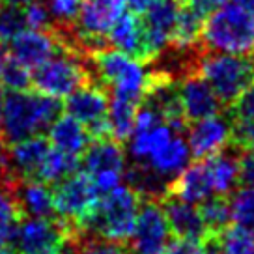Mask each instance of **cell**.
Wrapping results in <instances>:
<instances>
[{
    "label": "cell",
    "instance_id": "34",
    "mask_svg": "<svg viewBox=\"0 0 254 254\" xmlns=\"http://www.w3.org/2000/svg\"><path fill=\"white\" fill-rule=\"evenodd\" d=\"M24 28H28L23 8L0 0V45H8Z\"/></svg>",
    "mask_w": 254,
    "mask_h": 254
},
{
    "label": "cell",
    "instance_id": "19",
    "mask_svg": "<svg viewBox=\"0 0 254 254\" xmlns=\"http://www.w3.org/2000/svg\"><path fill=\"white\" fill-rule=\"evenodd\" d=\"M105 41L109 43V47L135 56L142 62H148L142 17L133 13V11H124L116 19V23L111 26Z\"/></svg>",
    "mask_w": 254,
    "mask_h": 254
},
{
    "label": "cell",
    "instance_id": "43",
    "mask_svg": "<svg viewBox=\"0 0 254 254\" xmlns=\"http://www.w3.org/2000/svg\"><path fill=\"white\" fill-rule=\"evenodd\" d=\"M232 4H236V6H239V8L247 9L249 13H253L254 15V0H230Z\"/></svg>",
    "mask_w": 254,
    "mask_h": 254
},
{
    "label": "cell",
    "instance_id": "35",
    "mask_svg": "<svg viewBox=\"0 0 254 254\" xmlns=\"http://www.w3.org/2000/svg\"><path fill=\"white\" fill-rule=\"evenodd\" d=\"M84 0H43L51 23L60 30H69L80 13Z\"/></svg>",
    "mask_w": 254,
    "mask_h": 254
},
{
    "label": "cell",
    "instance_id": "20",
    "mask_svg": "<svg viewBox=\"0 0 254 254\" xmlns=\"http://www.w3.org/2000/svg\"><path fill=\"white\" fill-rule=\"evenodd\" d=\"M47 142L64 153L80 157L92 142V135L86 127L71 114H58L47 127Z\"/></svg>",
    "mask_w": 254,
    "mask_h": 254
},
{
    "label": "cell",
    "instance_id": "38",
    "mask_svg": "<svg viewBox=\"0 0 254 254\" xmlns=\"http://www.w3.org/2000/svg\"><path fill=\"white\" fill-rule=\"evenodd\" d=\"M23 11L28 28H47L51 23L43 0H34L30 4H26V6H23Z\"/></svg>",
    "mask_w": 254,
    "mask_h": 254
},
{
    "label": "cell",
    "instance_id": "21",
    "mask_svg": "<svg viewBox=\"0 0 254 254\" xmlns=\"http://www.w3.org/2000/svg\"><path fill=\"white\" fill-rule=\"evenodd\" d=\"M161 206L167 215L172 236H176L178 239H190V241H204L207 238V230L200 217L198 206L187 204L172 196H167L165 202H161Z\"/></svg>",
    "mask_w": 254,
    "mask_h": 254
},
{
    "label": "cell",
    "instance_id": "33",
    "mask_svg": "<svg viewBox=\"0 0 254 254\" xmlns=\"http://www.w3.org/2000/svg\"><path fill=\"white\" fill-rule=\"evenodd\" d=\"M228 206H230L232 222L245 226L254 234V183L241 185L234 190L228 200Z\"/></svg>",
    "mask_w": 254,
    "mask_h": 254
},
{
    "label": "cell",
    "instance_id": "45",
    "mask_svg": "<svg viewBox=\"0 0 254 254\" xmlns=\"http://www.w3.org/2000/svg\"><path fill=\"white\" fill-rule=\"evenodd\" d=\"M2 2H8V4H13V6H19V8H23L26 4H30L34 0H2Z\"/></svg>",
    "mask_w": 254,
    "mask_h": 254
},
{
    "label": "cell",
    "instance_id": "28",
    "mask_svg": "<svg viewBox=\"0 0 254 254\" xmlns=\"http://www.w3.org/2000/svg\"><path fill=\"white\" fill-rule=\"evenodd\" d=\"M32 84L30 69L9 53L0 51V86L4 92L26 90Z\"/></svg>",
    "mask_w": 254,
    "mask_h": 254
},
{
    "label": "cell",
    "instance_id": "14",
    "mask_svg": "<svg viewBox=\"0 0 254 254\" xmlns=\"http://www.w3.org/2000/svg\"><path fill=\"white\" fill-rule=\"evenodd\" d=\"M185 140L189 146L190 157L204 161L230 144V122L221 116V112L196 120L189 127Z\"/></svg>",
    "mask_w": 254,
    "mask_h": 254
},
{
    "label": "cell",
    "instance_id": "10",
    "mask_svg": "<svg viewBox=\"0 0 254 254\" xmlns=\"http://www.w3.org/2000/svg\"><path fill=\"white\" fill-rule=\"evenodd\" d=\"M73 232L77 230L56 217H26L17 224L11 243L19 254H36L64 247Z\"/></svg>",
    "mask_w": 254,
    "mask_h": 254
},
{
    "label": "cell",
    "instance_id": "50",
    "mask_svg": "<svg viewBox=\"0 0 254 254\" xmlns=\"http://www.w3.org/2000/svg\"><path fill=\"white\" fill-rule=\"evenodd\" d=\"M0 51H2V45H0Z\"/></svg>",
    "mask_w": 254,
    "mask_h": 254
},
{
    "label": "cell",
    "instance_id": "40",
    "mask_svg": "<svg viewBox=\"0 0 254 254\" xmlns=\"http://www.w3.org/2000/svg\"><path fill=\"white\" fill-rule=\"evenodd\" d=\"M224 2H228V0H187V4L192 6V8L196 9L198 13H202L204 17H207L217 8H221Z\"/></svg>",
    "mask_w": 254,
    "mask_h": 254
},
{
    "label": "cell",
    "instance_id": "29",
    "mask_svg": "<svg viewBox=\"0 0 254 254\" xmlns=\"http://www.w3.org/2000/svg\"><path fill=\"white\" fill-rule=\"evenodd\" d=\"M213 238L222 254H254V234L236 222L228 224Z\"/></svg>",
    "mask_w": 254,
    "mask_h": 254
},
{
    "label": "cell",
    "instance_id": "17",
    "mask_svg": "<svg viewBox=\"0 0 254 254\" xmlns=\"http://www.w3.org/2000/svg\"><path fill=\"white\" fill-rule=\"evenodd\" d=\"M49 150H51V144L47 142V138L40 135L28 136V138L9 144L6 159H8V167L13 180L15 182L38 180Z\"/></svg>",
    "mask_w": 254,
    "mask_h": 254
},
{
    "label": "cell",
    "instance_id": "47",
    "mask_svg": "<svg viewBox=\"0 0 254 254\" xmlns=\"http://www.w3.org/2000/svg\"><path fill=\"white\" fill-rule=\"evenodd\" d=\"M0 254H15L13 251H9L8 247H4V249H0Z\"/></svg>",
    "mask_w": 254,
    "mask_h": 254
},
{
    "label": "cell",
    "instance_id": "15",
    "mask_svg": "<svg viewBox=\"0 0 254 254\" xmlns=\"http://www.w3.org/2000/svg\"><path fill=\"white\" fill-rule=\"evenodd\" d=\"M8 45L9 55L15 56L28 69H36L40 64L65 47L62 38L49 28H24Z\"/></svg>",
    "mask_w": 254,
    "mask_h": 254
},
{
    "label": "cell",
    "instance_id": "31",
    "mask_svg": "<svg viewBox=\"0 0 254 254\" xmlns=\"http://www.w3.org/2000/svg\"><path fill=\"white\" fill-rule=\"evenodd\" d=\"M21 215L23 213L17 206L13 189L0 187V249L11 243L13 232L21 221Z\"/></svg>",
    "mask_w": 254,
    "mask_h": 254
},
{
    "label": "cell",
    "instance_id": "3",
    "mask_svg": "<svg viewBox=\"0 0 254 254\" xmlns=\"http://www.w3.org/2000/svg\"><path fill=\"white\" fill-rule=\"evenodd\" d=\"M200 40L211 53L251 56L254 53V15L224 2L204 19Z\"/></svg>",
    "mask_w": 254,
    "mask_h": 254
},
{
    "label": "cell",
    "instance_id": "36",
    "mask_svg": "<svg viewBox=\"0 0 254 254\" xmlns=\"http://www.w3.org/2000/svg\"><path fill=\"white\" fill-rule=\"evenodd\" d=\"M230 142L239 150H247L254 146V122L234 118V122L230 124Z\"/></svg>",
    "mask_w": 254,
    "mask_h": 254
},
{
    "label": "cell",
    "instance_id": "24",
    "mask_svg": "<svg viewBox=\"0 0 254 254\" xmlns=\"http://www.w3.org/2000/svg\"><path fill=\"white\" fill-rule=\"evenodd\" d=\"M207 174L211 180L215 196H230L241 183L239 180V157L222 150L211 157L204 159Z\"/></svg>",
    "mask_w": 254,
    "mask_h": 254
},
{
    "label": "cell",
    "instance_id": "23",
    "mask_svg": "<svg viewBox=\"0 0 254 254\" xmlns=\"http://www.w3.org/2000/svg\"><path fill=\"white\" fill-rule=\"evenodd\" d=\"M17 206L28 217H55L53 187L41 180H19L13 185Z\"/></svg>",
    "mask_w": 254,
    "mask_h": 254
},
{
    "label": "cell",
    "instance_id": "41",
    "mask_svg": "<svg viewBox=\"0 0 254 254\" xmlns=\"http://www.w3.org/2000/svg\"><path fill=\"white\" fill-rule=\"evenodd\" d=\"M15 180L9 172L8 167V159H6V151L0 148V187H8V189H13L15 185Z\"/></svg>",
    "mask_w": 254,
    "mask_h": 254
},
{
    "label": "cell",
    "instance_id": "6",
    "mask_svg": "<svg viewBox=\"0 0 254 254\" xmlns=\"http://www.w3.org/2000/svg\"><path fill=\"white\" fill-rule=\"evenodd\" d=\"M88 77L90 73L86 64L77 55V51L62 47L34 69L32 86L36 88V92L60 101L88 82Z\"/></svg>",
    "mask_w": 254,
    "mask_h": 254
},
{
    "label": "cell",
    "instance_id": "2",
    "mask_svg": "<svg viewBox=\"0 0 254 254\" xmlns=\"http://www.w3.org/2000/svg\"><path fill=\"white\" fill-rule=\"evenodd\" d=\"M60 114V103L36 90L8 92L2 109V136L8 144L41 135Z\"/></svg>",
    "mask_w": 254,
    "mask_h": 254
},
{
    "label": "cell",
    "instance_id": "16",
    "mask_svg": "<svg viewBox=\"0 0 254 254\" xmlns=\"http://www.w3.org/2000/svg\"><path fill=\"white\" fill-rule=\"evenodd\" d=\"M180 6L182 4L178 0H157L148 11H144L140 15L144 23V34H146L148 60L157 58L170 43V34L174 28Z\"/></svg>",
    "mask_w": 254,
    "mask_h": 254
},
{
    "label": "cell",
    "instance_id": "39",
    "mask_svg": "<svg viewBox=\"0 0 254 254\" xmlns=\"http://www.w3.org/2000/svg\"><path fill=\"white\" fill-rule=\"evenodd\" d=\"M163 254H204L202 241H190V239H178L170 241Z\"/></svg>",
    "mask_w": 254,
    "mask_h": 254
},
{
    "label": "cell",
    "instance_id": "7",
    "mask_svg": "<svg viewBox=\"0 0 254 254\" xmlns=\"http://www.w3.org/2000/svg\"><path fill=\"white\" fill-rule=\"evenodd\" d=\"M101 196L92 178L82 172H73L64 180L55 183L53 187V206L55 217L71 226L73 230H80L88 215Z\"/></svg>",
    "mask_w": 254,
    "mask_h": 254
},
{
    "label": "cell",
    "instance_id": "30",
    "mask_svg": "<svg viewBox=\"0 0 254 254\" xmlns=\"http://www.w3.org/2000/svg\"><path fill=\"white\" fill-rule=\"evenodd\" d=\"M200 217L204 221V226L209 236H217L221 230H224L232 222L230 217V206L226 196H211L206 202H202L198 206Z\"/></svg>",
    "mask_w": 254,
    "mask_h": 254
},
{
    "label": "cell",
    "instance_id": "27",
    "mask_svg": "<svg viewBox=\"0 0 254 254\" xmlns=\"http://www.w3.org/2000/svg\"><path fill=\"white\" fill-rule=\"evenodd\" d=\"M64 251L65 254H127V249L122 243L107 241L82 230L73 232L65 239Z\"/></svg>",
    "mask_w": 254,
    "mask_h": 254
},
{
    "label": "cell",
    "instance_id": "4",
    "mask_svg": "<svg viewBox=\"0 0 254 254\" xmlns=\"http://www.w3.org/2000/svg\"><path fill=\"white\" fill-rule=\"evenodd\" d=\"M92 65L101 86L112 95L142 103L150 84V73L142 60L112 47H101L92 53Z\"/></svg>",
    "mask_w": 254,
    "mask_h": 254
},
{
    "label": "cell",
    "instance_id": "22",
    "mask_svg": "<svg viewBox=\"0 0 254 254\" xmlns=\"http://www.w3.org/2000/svg\"><path fill=\"white\" fill-rule=\"evenodd\" d=\"M189 163L190 151L189 146H187V140L182 136V133H176L168 142H165L144 163H138V165L148 167L153 174H157L159 178H163L165 182L170 183V180L180 174Z\"/></svg>",
    "mask_w": 254,
    "mask_h": 254
},
{
    "label": "cell",
    "instance_id": "48",
    "mask_svg": "<svg viewBox=\"0 0 254 254\" xmlns=\"http://www.w3.org/2000/svg\"><path fill=\"white\" fill-rule=\"evenodd\" d=\"M247 150H249V148H247ZM251 150H253V151H254V146H251Z\"/></svg>",
    "mask_w": 254,
    "mask_h": 254
},
{
    "label": "cell",
    "instance_id": "9",
    "mask_svg": "<svg viewBox=\"0 0 254 254\" xmlns=\"http://www.w3.org/2000/svg\"><path fill=\"white\" fill-rule=\"evenodd\" d=\"M84 155V172L95 183L97 190L103 194L124 183L127 170V155L122 142L111 136L94 138L88 144Z\"/></svg>",
    "mask_w": 254,
    "mask_h": 254
},
{
    "label": "cell",
    "instance_id": "13",
    "mask_svg": "<svg viewBox=\"0 0 254 254\" xmlns=\"http://www.w3.org/2000/svg\"><path fill=\"white\" fill-rule=\"evenodd\" d=\"M176 86H178L180 111L185 122H196L221 112V99L196 71L183 75L182 82Z\"/></svg>",
    "mask_w": 254,
    "mask_h": 254
},
{
    "label": "cell",
    "instance_id": "12",
    "mask_svg": "<svg viewBox=\"0 0 254 254\" xmlns=\"http://www.w3.org/2000/svg\"><path fill=\"white\" fill-rule=\"evenodd\" d=\"M172 232L167 215L159 200H146L140 204L135 228L129 238L135 254H163L170 243Z\"/></svg>",
    "mask_w": 254,
    "mask_h": 254
},
{
    "label": "cell",
    "instance_id": "44",
    "mask_svg": "<svg viewBox=\"0 0 254 254\" xmlns=\"http://www.w3.org/2000/svg\"><path fill=\"white\" fill-rule=\"evenodd\" d=\"M4 97H6V92H4V88L0 86V136H2V109H4Z\"/></svg>",
    "mask_w": 254,
    "mask_h": 254
},
{
    "label": "cell",
    "instance_id": "11",
    "mask_svg": "<svg viewBox=\"0 0 254 254\" xmlns=\"http://www.w3.org/2000/svg\"><path fill=\"white\" fill-rule=\"evenodd\" d=\"M107 111H109V95L101 84L84 82L65 97V112L86 127L92 135V140L109 136Z\"/></svg>",
    "mask_w": 254,
    "mask_h": 254
},
{
    "label": "cell",
    "instance_id": "18",
    "mask_svg": "<svg viewBox=\"0 0 254 254\" xmlns=\"http://www.w3.org/2000/svg\"><path fill=\"white\" fill-rule=\"evenodd\" d=\"M167 196L178 198L187 204H194V206H200L207 198L215 196L206 163L204 161L189 163L180 174L170 180Z\"/></svg>",
    "mask_w": 254,
    "mask_h": 254
},
{
    "label": "cell",
    "instance_id": "25",
    "mask_svg": "<svg viewBox=\"0 0 254 254\" xmlns=\"http://www.w3.org/2000/svg\"><path fill=\"white\" fill-rule=\"evenodd\" d=\"M136 101L111 95L109 97V111H107V126H109V136L118 140V142H127V138L133 133L135 127L136 111H138Z\"/></svg>",
    "mask_w": 254,
    "mask_h": 254
},
{
    "label": "cell",
    "instance_id": "49",
    "mask_svg": "<svg viewBox=\"0 0 254 254\" xmlns=\"http://www.w3.org/2000/svg\"><path fill=\"white\" fill-rule=\"evenodd\" d=\"M178 2H187V0H178Z\"/></svg>",
    "mask_w": 254,
    "mask_h": 254
},
{
    "label": "cell",
    "instance_id": "37",
    "mask_svg": "<svg viewBox=\"0 0 254 254\" xmlns=\"http://www.w3.org/2000/svg\"><path fill=\"white\" fill-rule=\"evenodd\" d=\"M232 114L234 118L251 120L254 122V80L247 84L245 90L232 101Z\"/></svg>",
    "mask_w": 254,
    "mask_h": 254
},
{
    "label": "cell",
    "instance_id": "1",
    "mask_svg": "<svg viewBox=\"0 0 254 254\" xmlns=\"http://www.w3.org/2000/svg\"><path fill=\"white\" fill-rule=\"evenodd\" d=\"M140 204V194L127 183H120L99 196L80 230L124 245L133 234Z\"/></svg>",
    "mask_w": 254,
    "mask_h": 254
},
{
    "label": "cell",
    "instance_id": "5",
    "mask_svg": "<svg viewBox=\"0 0 254 254\" xmlns=\"http://www.w3.org/2000/svg\"><path fill=\"white\" fill-rule=\"evenodd\" d=\"M196 73L211 86L222 105H230L254 80V60L251 56L209 51L198 60Z\"/></svg>",
    "mask_w": 254,
    "mask_h": 254
},
{
    "label": "cell",
    "instance_id": "8",
    "mask_svg": "<svg viewBox=\"0 0 254 254\" xmlns=\"http://www.w3.org/2000/svg\"><path fill=\"white\" fill-rule=\"evenodd\" d=\"M126 11V0H84L77 21L69 30L73 38L64 41L65 47L77 45L79 49H101L111 26Z\"/></svg>",
    "mask_w": 254,
    "mask_h": 254
},
{
    "label": "cell",
    "instance_id": "26",
    "mask_svg": "<svg viewBox=\"0 0 254 254\" xmlns=\"http://www.w3.org/2000/svg\"><path fill=\"white\" fill-rule=\"evenodd\" d=\"M204 19H206V17L202 15V13H198V11L192 8V6H189V4L180 6L174 28H172V34H170V43H172L178 51H182V53L190 47H194L200 41Z\"/></svg>",
    "mask_w": 254,
    "mask_h": 254
},
{
    "label": "cell",
    "instance_id": "46",
    "mask_svg": "<svg viewBox=\"0 0 254 254\" xmlns=\"http://www.w3.org/2000/svg\"><path fill=\"white\" fill-rule=\"evenodd\" d=\"M36 254H65V251H64V247H58V249H49V251H41Z\"/></svg>",
    "mask_w": 254,
    "mask_h": 254
},
{
    "label": "cell",
    "instance_id": "42",
    "mask_svg": "<svg viewBox=\"0 0 254 254\" xmlns=\"http://www.w3.org/2000/svg\"><path fill=\"white\" fill-rule=\"evenodd\" d=\"M157 0H126V8H129V11H133L136 15H142Z\"/></svg>",
    "mask_w": 254,
    "mask_h": 254
},
{
    "label": "cell",
    "instance_id": "32",
    "mask_svg": "<svg viewBox=\"0 0 254 254\" xmlns=\"http://www.w3.org/2000/svg\"><path fill=\"white\" fill-rule=\"evenodd\" d=\"M77 170H79V157L69 155V153H64L60 150H55L51 146L38 180H41V182L45 183H56L60 182V180H64L65 176L77 172Z\"/></svg>",
    "mask_w": 254,
    "mask_h": 254
}]
</instances>
